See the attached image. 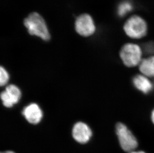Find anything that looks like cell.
<instances>
[{
  "instance_id": "cell-1",
  "label": "cell",
  "mask_w": 154,
  "mask_h": 153,
  "mask_svg": "<svg viewBox=\"0 0 154 153\" xmlns=\"http://www.w3.org/2000/svg\"><path fill=\"white\" fill-rule=\"evenodd\" d=\"M23 23L30 34L38 36L44 40H50L51 35L45 20L38 14L35 12L29 14Z\"/></svg>"
},
{
  "instance_id": "cell-2",
  "label": "cell",
  "mask_w": 154,
  "mask_h": 153,
  "mask_svg": "<svg viewBox=\"0 0 154 153\" xmlns=\"http://www.w3.org/2000/svg\"><path fill=\"white\" fill-rule=\"evenodd\" d=\"M142 51L136 44L128 43L121 48L120 57L124 65L129 68L138 66L143 59Z\"/></svg>"
},
{
  "instance_id": "cell-3",
  "label": "cell",
  "mask_w": 154,
  "mask_h": 153,
  "mask_svg": "<svg viewBox=\"0 0 154 153\" xmlns=\"http://www.w3.org/2000/svg\"><path fill=\"white\" fill-rule=\"evenodd\" d=\"M116 133L121 147L124 151L130 153L137 148V139L125 124L118 122L116 125Z\"/></svg>"
},
{
  "instance_id": "cell-4",
  "label": "cell",
  "mask_w": 154,
  "mask_h": 153,
  "mask_svg": "<svg viewBox=\"0 0 154 153\" xmlns=\"http://www.w3.org/2000/svg\"><path fill=\"white\" fill-rule=\"evenodd\" d=\"M124 29L130 38L140 39L147 34L148 27L144 19L135 15L127 20L124 26Z\"/></svg>"
},
{
  "instance_id": "cell-5",
  "label": "cell",
  "mask_w": 154,
  "mask_h": 153,
  "mask_svg": "<svg viewBox=\"0 0 154 153\" xmlns=\"http://www.w3.org/2000/svg\"><path fill=\"white\" fill-rule=\"evenodd\" d=\"M75 28L79 34L85 37L91 35L95 31V26L93 19L90 15L86 14L77 17Z\"/></svg>"
},
{
  "instance_id": "cell-6",
  "label": "cell",
  "mask_w": 154,
  "mask_h": 153,
  "mask_svg": "<svg viewBox=\"0 0 154 153\" xmlns=\"http://www.w3.org/2000/svg\"><path fill=\"white\" fill-rule=\"evenodd\" d=\"M22 93L20 88L14 85H10L6 87L1 94V98L4 106L7 108L13 107L20 100Z\"/></svg>"
},
{
  "instance_id": "cell-7",
  "label": "cell",
  "mask_w": 154,
  "mask_h": 153,
  "mask_svg": "<svg viewBox=\"0 0 154 153\" xmlns=\"http://www.w3.org/2000/svg\"><path fill=\"white\" fill-rule=\"evenodd\" d=\"M72 134L76 141L83 144L90 140L92 136V132L90 127L85 123L78 122L73 127Z\"/></svg>"
},
{
  "instance_id": "cell-8",
  "label": "cell",
  "mask_w": 154,
  "mask_h": 153,
  "mask_svg": "<svg viewBox=\"0 0 154 153\" xmlns=\"http://www.w3.org/2000/svg\"><path fill=\"white\" fill-rule=\"evenodd\" d=\"M22 113L28 122L32 124L39 123L43 117V112L41 108L35 103L26 106L23 108Z\"/></svg>"
},
{
  "instance_id": "cell-9",
  "label": "cell",
  "mask_w": 154,
  "mask_h": 153,
  "mask_svg": "<svg viewBox=\"0 0 154 153\" xmlns=\"http://www.w3.org/2000/svg\"><path fill=\"white\" fill-rule=\"evenodd\" d=\"M133 84L137 90L145 94L151 92L154 87L150 78L142 74L134 76L133 79Z\"/></svg>"
},
{
  "instance_id": "cell-10",
  "label": "cell",
  "mask_w": 154,
  "mask_h": 153,
  "mask_svg": "<svg viewBox=\"0 0 154 153\" xmlns=\"http://www.w3.org/2000/svg\"><path fill=\"white\" fill-rule=\"evenodd\" d=\"M138 67L141 74L149 78H154V55L143 58Z\"/></svg>"
},
{
  "instance_id": "cell-11",
  "label": "cell",
  "mask_w": 154,
  "mask_h": 153,
  "mask_svg": "<svg viewBox=\"0 0 154 153\" xmlns=\"http://www.w3.org/2000/svg\"><path fill=\"white\" fill-rule=\"evenodd\" d=\"M133 9L132 4L129 2H122L118 7V13L120 16H125L129 13Z\"/></svg>"
},
{
  "instance_id": "cell-12",
  "label": "cell",
  "mask_w": 154,
  "mask_h": 153,
  "mask_svg": "<svg viewBox=\"0 0 154 153\" xmlns=\"http://www.w3.org/2000/svg\"><path fill=\"white\" fill-rule=\"evenodd\" d=\"M9 73L4 67H1L0 69V85L1 86H4L6 85L9 82Z\"/></svg>"
},
{
  "instance_id": "cell-13",
  "label": "cell",
  "mask_w": 154,
  "mask_h": 153,
  "mask_svg": "<svg viewBox=\"0 0 154 153\" xmlns=\"http://www.w3.org/2000/svg\"><path fill=\"white\" fill-rule=\"evenodd\" d=\"M151 120L153 124H154V109L153 110V111L151 113Z\"/></svg>"
},
{
  "instance_id": "cell-14",
  "label": "cell",
  "mask_w": 154,
  "mask_h": 153,
  "mask_svg": "<svg viewBox=\"0 0 154 153\" xmlns=\"http://www.w3.org/2000/svg\"><path fill=\"white\" fill-rule=\"evenodd\" d=\"M1 153H16L15 152L12 151H5V152H1Z\"/></svg>"
},
{
  "instance_id": "cell-15",
  "label": "cell",
  "mask_w": 154,
  "mask_h": 153,
  "mask_svg": "<svg viewBox=\"0 0 154 153\" xmlns=\"http://www.w3.org/2000/svg\"><path fill=\"white\" fill-rule=\"evenodd\" d=\"M130 153H145L143 151H133V152H130Z\"/></svg>"
}]
</instances>
